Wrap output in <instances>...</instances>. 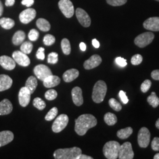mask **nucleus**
Returning a JSON list of instances; mask_svg holds the SVG:
<instances>
[{
  "instance_id": "1",
  "label": "nucleus",
  "mask_w": 159,
  "mask_h": 159,
  "mask_svg": "<svg viewBox=\"0 0 159 159\" xmlns=\"http://www.w3.org/2000/svg\"><path fill=\"white\" fill-rule=\"evenodd\" d=\"M97 124L96 118L90 114H84L75 120V131L79 136H84L90 129Z\"/></svg>"
},
{
  "instance_id": "2",
  "label": "nucleus",
  "mask_w": 159,
  "mask_h": 159,
  "mask_svg": "<svg viewBox=\"0 0 159 159\" xmlns=\"http://www.w3.org/2000/svg\"><path fill=\"white\" fill-rule=\"evenodd\" d=\"M82 151L77 147L60 148L54 153V157L56 159H78Z\"/></svg>"
},
{
  "instance_id": "3",
  "label": "nucleus",
  "mask_w": 159,
  "mask_h": 159,
  "mask_svg": "<svg viewBox=\"0 0 159 159\" xmlns=\"http://www.w3.org/2000/svg\"><path fill=\"white\" fill-rule=\"evenodd\" d=\"M107 87L106 83L102 80H99L94 86L92 94V99L96 103L102 102L106 95Z\"/></svg>"
},
{
  "instance_id": "4",
  "label": "nucleus",
  "mask_w": 159,
  "mask_h": 159,
  "mask_svg": "<svg viewBox=\"0 0 159 159\" xmlns=\"http://www.w3.org/2000/svg\"><path fill=\"white\" fill-rule=\"evenodd\" d=\"M120 144L116 141L106 143L102 149L104 156L108 159H116L119 157Z\"/></svg>"
},
{
  "instance_id": "5",
  "label": "nucleus",
  "mask_w": 159,
  "mask_h": 159,
  "mask_svg": "<svg viewBox=\"0 0 159 159\" xmlns=\"http://www.w3.org/2000/svg\"><path fill=\"white\" fill-rule=\"evenodd\" d=\"M154 39V35L151 32H146L139 35L134 39V43L140 48H144L149 45Z\"/></svg>"
},
{
  "instance_id": "6",
  "label": "nucleus",
  "mask_w": 159,
  "mask_h": 159,
  "mask_svg": "<svg viewBox=\"0 0 159 159\" xmlns=\"http://www.w3.org/2000/svg\"><path fill=\"white\" fill-rule=\"evenodd\" d=\"M68 121L69 119L66 114H62L58 116L52 125L53 132L57 133L63 131L68 125Z\"/></svg>"
},
{
  "instance_id": "7",
  "label": "nucleus",
  "mask_w": 159,
  "mask_h": 159,
  "mask_svg": "<svg viewBox=\"0 0 159 159\" xmlns=\"http://www.w3.org/2000/svg\"><path fill=\"white\" fill-rule=\"evenodd\" d=\"M58 7L65 17L71 18L74 15V6L70 0H60Z\"/></svg>"
},
{
  "instance_id": "8",
  "label": "nucleus",
  "mask_w": 159,
  "mask_h": 159,
  "mask_svg": "<svg viewBox=\"0 0 159 159\" xmlns=\"http://www.w3.org/2000/svg\"><path fill=\"white\" fill-rule=\"evenodd\" d=\"M138 144L140 148H146L150 140V133L146 127H142L139 131L137 137Z\"/></svg>"
},
{
  "instance_id": "9",
  "label": "nucleus",
  "mask_w": 159,
  "mask_h": 159,
  "mask_svg": "<svg viewBox=\"0 0 159 159\" xmlns=\"http://www.w3.org/2000/svg\"><path fill=\"white\" fill-rule=\"evenodd\" d=\"M134 156V154L131 143L125 142L120 146L118 157L119 159H133Z\"/></svg>"
},
{
  "instance_id": "10",
  "label": "nucleus",
  "mask_w": 159,
  "mask_h": 159,
  "mask_svg": "<svg viewBox=\"0 0 159 159\" xmlns=\"http://www.w3.org/2000/svg\"><path fill=\"white\" fill-rule=\"evenodd\" d=\"M34 73L39 79L44 81L47 77L52 74L50 68L44 64H39L34 68Z\"/></svg>"
},
{
  "instance_id": "11",
  "label": "nucleus",
  "mask_w": 159,
  "mask_h": 159,
  "mask_svg": "<svg viewBox=\"0 0 159 159\" xmlns=\"http://www.w3.org/2000/svg\"><path fill=\"white\" fill-rule=\"evenodd\" d=\"M75 15L78 21L84 27H89L91 24V18L89 14L82 8H78L75 11Z\"/></svg>"
},
{
  "instance_id": "12",
  "label": "nucleus",
  "mask_w": 159,
  "mask_h": 159,
  "mask_svg": "<svg viewBox=\"0 0 159 159\" xmlns=\"http://www.w3.org/2000/svg\"><path fill=\"white\" fill-rule=\"evenodd\" d=\"M12 58L14 60L16 63L23 67H27L30 64L29 57L22 51H14L12 53Z\"/></svg>"
},
{
  "instance_id": "13",
  "label": "nucleus",
  "mask_w": 159,
  "mask_h": 159,
  "mask_svg": "<svg viewBox=\"0 0 159 159\" xmlns=\"http://www.w3.org/2000/svg\"><path fill=\"white\" fill-rule=\"evenodd\" d=\"M36 11L34 8H27L21 12L19 16L20 20L25 24L32 21L36 17Z\"/></svg>"
},
{
  "instance_id": "14",
  "label": "nucleus",
  "mask_w": 159,
  "mask_h": 159,
  "mask_svg": "<svg viewBox=\"0 0 159 159\" xmlns=\"http://www.w3.org/2000/svg\"><path fill=\"white\" fill-rule=\"evenodd\" d=\"M31 93L25 87H22L19 91L18 101L22 107H26L29 105L31 99Z\"/></svg>"
},
{
  "instance_id": "15",
  "label": "nucleus",
  "mask_w": 159,
  "mask_h": 159,
  "mask_svg": "<svg viewBox=\"0 0 159 159\" xmlns=\"http://www.w3.org/2000/svg\"><path fill=\"white\" fill-rule=\"evenodd\" d=\"M144 28L152 31H159V17H150L143 23Z\"/></svg>"
},
{
  "instance_id": "16",
  "label": "nucleus",
  "mask_w": 159,
  "mask_h": 159,
  "mask_svg": "<svg viewBox=\"0 0 159 159\" xmlns=\"http://www.w3.org/2000/svg\"><path fill=\"white\" fill-rule=\"evenodd\" d=\"M102 62L101 57L97 54L92 56L84 63V67L86 70H91L98 66Z\"/></svg>"
},
{
  "instance_id": "17",
  "label": "nucleus",
  "mask_w": 159,
  "mask_h": 159,
  "mask_svg": "<svg viewBox=\"0 0 159 159\" xmlns=\"http://www.w3.org/2000/svg\"><path fill=\"white\" fill-rule=\"evenodd\" d=\"M71 95L73 101L75 105L77 106H81L83 102V97L82 93V90L79 87H75L71 91Z\"/></svg>"
},
{
  "instance_id": "18",
  "label": "nucleus",
  "mask_w": 159,
  "mask_h": 159,
  "mask_svg": "<svg viewBox=\"0 0 159 159\" xmlns=\"http://www.w3.org/2000/svg\"><path fill=\"white\" fill-rule=\"evenodd\" d=\"M0 65L7 70H12L16 66V61L13 58L7 56L0 57Z\"/></svg>"
},
{
  "instance_id": "19",
  "label": "nucleus",
  "mask_w": 159,
  "mask_h": 159,
  "mask_svg": "<svg viewBox=\"0 0 159 159\" xmlns=\"http://www.w3.org/2000/svg\"><path fill=\"white\" fill-rule=\"evenodd\" d=\"M14 134L10 131H2L0 132V148L11 142L14 139Z\"/></svg>"
},
{
  "instance_id": "20",
  "label": "nucleus",
  "mask_w": 159,
  "mask_h": 159,
  "mask_svg": "<svg viewBox=\"0 0 159 159\" xmlns=\"http://www.w3.org/2000/svg\"><path fill=\"white\" fill-rule=\"evenodd\" d=\"M12 84L11 78L6 74L0 75V91H5L11 88Z\"/></svg>"
},
{
  "instance_id": "21",
  "label": "nucleus",
  "mask_w": 159,
  "mask_h": 159,
  "mask_svg": "<svg viewBox=\"0 0 159 159\" xmlns=\"http://www.w3.org/2000/svg\"><path fill=\"white\" fill-rule=\"evenodd\" d=\"M12 104L8 99H4L0 102V116L7 115L11 113Z\"/></svg>"
},
{
  "instance_id": "22",
  "label": "nucleus",
  "mask_w": 159,
  "mask_h": 159,
  "mask_svg": "<svg viewBox=\"0 0 159 159\" xmlns=\"http://www.w3.org/2000/svg\"><path fill=\"white\" fill-rule=\"evenodd\" d=\"M61 80L57 75H51L47 77L43 81V84L46 88H52L54 87H56L60 83Z\"/></svg>"
},
{
  "instance_id": "23",
  "label": "nucleus",
  "mask_w": 159,
  "mask_h": 159,
  "mask_svg": "<svg viewBox=\"0 0 159 159\" xmlns=\"http://www.w3.org/2000/svg\"><path fill=\"white\" fill-rule=\"evenodd\" d=\"M79 75V71L77 69H70L67 70L63 75L64 81L66 83H70L76 79Z\"/></svg>"
},
{
  "instance_id": "24",
  "label": "nucleus",
  "mask_w": 159,
  "mask_h": 159,
  "mask_svg": "<svg viewBox=\"0 0 159 159\" xmlns=\"http://www.w3.org/2000/svg\"><path fill=\"white\" fill-rule=\"evenodd\" d=\"M38 85L37 79L34 76H30L27 80L25 83V87L27 88L30 91L31 94H33L35 90Z\"/></svg>"
},
{
  "instance_id": "25",
  "label": "nucleus",
  "mask_w": 159,
  "mask_h": 159,
  "mask_svg": "<svg viewBox=\"0 0 159 159\" xmlns=\"http://www.w3.org/2000/svg\"><path fill=\"white\" fill-rule=\"evenodd\" d=\"M25 39V34L23 31H18L14 35H13L12 37V43L16 45V46H18L22 44L24 41V40Z\"/></svg>"
},
{
  "instance_id": "26",
  "label": "nucleus",
  "mask_w": 159,
  "mask_h": 159,
  "mask_svg": "<svg viewBox=\"0 0 159 159\" xmlns=\"http://www.w3.org/2000/svg\"><path fill=\"white\" fill-rule=\"evenodd\" d=\"M36 24L37 27L40 29V30L44 32L48 31L51 29V25L50 23L44 18L38 19L36 22Z\"/></svg>"
},
{
  "instance_id": "27",
  "label": "nucleus",
  "mask_w": 159,
  "mask_h": 159,
  "mask_svg": "<svg viewBox=\"0 0 159 159\" xmlns=\"http://www.w3.org/2000/svg\"><path fill=\"white\" fill-rule=\"evenodd\" d=\"M15 25L14 21L10 18H2L0 19V25L6 30L12 29Z\"/></svg>"
},
{
  "instance_id": "28",
  "label": "nucleus",
  "mask_w": 159,
  "mask_h": 159,
  "mask_svg": "<svg viewBox=\"0 0 159 159\" xmlns=\"http://www.w3.org/2000/svg\"><path fill=\"white\" fill-rule=\"evenodd\" d=\"M133 129L130 127L121 129L117 131V136L121 139H125L130 136L133 133Z\"/></svg>"
},
{
  "instance_id": "29",
  "label": "nucleus",
  "mask_w": 159,
  "mask_h": 159,
  "mask_svg": "<svg viewBox=\"0 0 159 159\" xmlns=\"http://www.w3.org/2000/svg\"><path fill=\"white\" fill-rule=\"evenodd\" d=\"M104 120L105 123L108 125H113L117 123V118L116 116L111 113H107L104 115Z\"/></svg>"
},
{
  "instance_id": "30",
  "label": "nucleus",
  "mask_w": 159,
  "mask_h": 159,
  "mask_svg": "<svg viewBox=\"0 0 159 159\" xmlns=\"http://www.w3.org/2000/svg\"><path fill=\"white\" fill-rule=\"evenodd\" d=\"M148 102L153 108H156L159 105V98L157 97L155 92H152L151 95L148 97Z\"/></svg>"
},
{
  "instance_id": "31",
  "label": "nucleus",
  "mask_w": 159,
  "mask_h": 159,
  "mask_svg": "<svg viewBox=\"0 0 159 159\" xmlns=\"http://www.w3.org/2000/svg\"><path fill=\"white\" fill-rule=\"evenodd\" d=\"M61 49L63 53L66 55H69L71 52V45L70 41L67 39H64L61 43Z\"/></svg>"
},
{
  "instance_id": "32",
  "label": "nucleus",
  "mask_w": 159,
  "mask_h": 159,
  "mask_svg": "<svg viewBox=\"0 0 159 159\" xmlns=\"http://www.w3.org/2000/svg\"><path fill=\"white\" fill-rule=\"evenodd\" d=\"M33 44L29 41H25L24 43H23L20 47L21 51H22L23 52L26 54H29L30 53H31V52L33 50Z\"/></svg>"
},
{
  "instance_id": "33",
  "label": "nucleus",
  "mask_w": 159,
  "mask_h": 159,
  "mask_svg": "<svg viewBox=\"0 0 159 159\" xmlns=\"http://www.w3.org/2000/svg\"><path fill=\"white\" fill-rule=\"evenodd\" d=\"M33 106L40 110H43L46 107V104L40 97H37L33 100Z\"/></svg>"
},
{
  "instance_id": "34",
  "label": "nucleus",
  "mask_w": 159,
  "mask_h": 159,
  "mask_svg": "<svg viewBox=\"0 0 159 159\" xmlns=\"http://www.w3.org/2000/svg\"><path fill=\"white\" fill-rule=\"evenodd\" d=\"M108 103H109L110 106L113 108L114 110H115L116 111H119L122 108L121 105L120 104V103L113 98H111L109 100Z\"/></svg>"
},
{
  "instance_id": "35",
  "label": "nucleus",
  "mask_w": 159,
  "mask_h": 159,
  "mask_svg": "<svg viewBox=\"0 0 159 159\" xmlns=\"http://www.w3.org/2000/svg\"><path fill=\"white\" fill-rule=\"evenodd\" d=\"M58 114V109L57 107H52L51 110L47 113L45 117V119L47 121H51L56 117Z\"/></svg>"
},
{
  "instance_id": "36",
  "label": "nucleus",
  "mask_w": 159,
  "mask_h": 159,
  "mask_svg": "<svg viewBox=\"0 0 159 159\" xmlns=\"http://www.w3.org/2000/svg\"><path fill=\"white\" fill-rule=\"evenodd\" d=\"M55 41H56L55 37L51 34H47L44 36L43 39L44 44L47 46L52 45L55 43Z\"/></svg>"
},
{
  "instance_id": "37",
  "label": "nucleus",
  "mask_w": 159,
  "mask_h": 159,
  "mask_svg": "<svg viewBox=\"0 0 159 159\" xmlns=\"http://www.w3.org/2000/svg\"><path fill=\"white\" fill-rule=\"evenodd\" d=\"M57 95L58 94L57 91L55 90L51 89L46 91L45 93V98L47 100H54L57 98Z\"/></svg>"
},
{
  "instance_id": "38",
  "label": "nucleus",
  "mask_w": 159,
  "mask_h": 159,
  "mask_svg": "<svg viewBox=\"0 0 159 159\" xmlns=\"http://www.w3.org/2000/svg\"><path fill=\"white\" fill-rule=\"evenodd\" d=\"M48 63L50 64H56L58 61V55L57 52H52L50 53L48 56V59H47Z\"/></svg>"
},
{
  "instance_id": "39",
  "label": "nucleus",
  "mask_w": 159,
  "mask_h": 159,
  "mask_svg": "<svg viewBox=\"0 0 159 159\" xmlns=\"http://www.w3.org/2000/svg\"><path fill=\"white\" fill-rule=\"evenodd\" d=\"M106 1L110 6L118 7L125 4L127 0H106Z\"/></svg>"
},
{
  "instance_id": "40",
  "label": "nucleus",
  "mask_w": 159,
  "mask_h": 159,
  "mask_svg": "<svg viewBox=\"0 0 159 159\" xmlns=\"http://www.w3.org/2000/svg\"><path fill=\"white\" fill-rule=\"evenodd\" d=\"M39 37V33L37 30L35 29H32L30 31L29 33V40L32 41H35L37 40Z\"/></svg>"
},
{
  "instance_id": "41",
  "label": "nucleus",
  "mask_w": 159,
  "mask_h": 159,
  "mask_svg": "<svg viewBox=\"0 0 159 159\" xmlns=\"http://www.w3.org/2000/svg\"><path fill=\"white\" fill-rule=\"evenodd\" d=\"M143 61V57L140 54H136L133 56L131 59V63L134 66H137L141 64Z\"/></svg>"
},
{
  "instance_id": "42",
  "label": "nucleus",
  "mask_w": 159,
  "mask_h": 159,
  "mask_svg": "<svg viewBox=\"0 0 159 159\" xmlns=\"http://www.w3.org/2000/svg\"><path fill=\"white\" fill-rule=\"evenodd\" d=\"M152 85V82L150 80H146L143 82L141 85V90L143 93H146L150 89Z\"/></svg>"
},
{
  "instance_id": "43",
  "label": "nucleus",
  "mask_w": 159,
  "mask_h": 159,
  "mask_svg": "<svg viewBox=\"0 0 159 159\" xmlns=\"http://www.w3.org/2000/svg\"><path fill=\"white\" fill-rule=\"evenodd\" d=\"M152 148L154 151L158 152L159 151V137H154L151 144Z\"/></svg>"
},
{
  "instance_id": "44",
  "label": "nucleus",
  "mask_w": 159,
  "mask_h": 159,
  "mask_svg": "<svg viewBox=\"0 0 159 159\" xmlns=\"http://www.w3.org/2000/svg\"><path fill=\"white\" fill-rule=\"evenodd\" d=\"M44 50H45V49L43 47H40L39 48V50H37V53H36V57L38 59H40L41 60H44V58H45Z\"/></svg>"
},
{
  "instance_id": "45",
  "label": "nucleus",
  "mask_w": 159,
  "mask_h": 159,
  "mask_svg": "<svg viewBox=\"0 0 159 159\" xmlns=\"http://www.w3.org/2000/svg\"><path fill=\"white\" fill-rule=\"evenodd\" d=\"M116 63L120 67H124L127 66V60L122 57H117L116 58Z\"/></svg>"
},
{
  "instance_id": "46",
  "label": "nucleus",
  "mask_w": 159,
  "mask_h": 159,
  "mask_svg": "<svg viewBox=\"0 0 159 159\" xmlns=\"http://www.w3.org/2000/svg\"><path fill=\"white\" fill-rule=\"evenodd\" d=\"M119 97L121 99V100L122 101V102H123V104H127L129 102V99L127 98V97L125 94V92L123 91V90H120L119 92Z\"/></svg>"
},
{
  "instance_id": "47",
  "label": "nucleus",
  "mask_w": 159,
  "mask_h": 159,
  "mask_svg": "<svg viewBox=\"0 0 159 159\" xmlns=\"http://www.w3.org/2000/svg\"><path fill=\"white\" fill-rule=\"evenodd\" d=\"M34 0H23L21 4L27 7H30L34 4Z\"/></svg>"
},
{
  "instance_id": "48",
  "label": "nucleus",
  "mask_w": 159,
  "mask_h": 159,
  "mask_svg": "<svg viewBox=\"0 0 159 159\" xmlns=\"http://www.w3.org/2000/svg\"><path fill=\"white\" fill-rule=\"evenodd\" d=\"M151 76L153 79L159 80V70H156L153 71L151 73Z\"/></svg>"
},
{
  "instance_id": "49",
  "label": "nucleus",
  "mask_w": 159,
  "mask_h": 159,
  "mask_svg": "<svg viewBox=\"0 0 159 159\" xmlns=\"http://www.w3.org/2000/svg\"><path fill=\"white\" fill-rule=\"evenodd\" d=\"M16 0H6V6L7 7H11V6H14L15 4Z\"/></svg>"
},
{
  "instance_id": "50",
  "label": "nucleus",
  "mask_w": 159,
  "mask_h": 159,
  "mask_svg": "<svg viewBox=\"0 0 159 159\" xmlns=\"http://www.w3.org/2000/svg\"><path fill=\"white\" fill-rule=\"evenodd\" d=\"M92 44H93V46L96 48H99V47H100V43L96 39H93L92 40Z\"/></svg>"
},
{
  "instance_id": "51",
  "label": "nucleus",
  "mask_w": 159,
  "mask_h": 159,
  "mask_svg": "<svg viewBox=\"0 0 159 159\" xmlns=\"http://www.w3.org/2000/svg\"><path fill=\"white\" fill-rule=\"evenodd\" d=\"M78 159H93V157H90V156H89L87 155L83 154L81 153Z\"/></svg>"
},
{
  "instance_id": "52",
  "label": "nucleus",
  "mask_w": 159,
  "mask_h": 159,
  "mask_svg": "<svg viewBox=\"0 0 159 159\" xmlns=\"http://www.w3.org/2000/svg\"><path fill=\"white\" fill-rule=\"evenodd\" d=\"M80 48L81 51H85L86 50V45H85V43H84L83 42L81 43L80 44Z\"/></svg>"
},
{
  "instance_id": "53",
  "label": "nucleus",
  "mask_w": 159,
  "mask_h": 159,
  "mask_svg": "<svg viewBox=\"0 0 159 159\" xmlns=\"http://www.w3.org/2000/svg\"><path fill=\"white\" fill-rule=\"evenodd\" d=\"M3 9H4V7H3L2 3V2L0 1V17L2 16V13H3Z\"/></svg>"
},
{
  "instance_id": "54",
  "label": "nucleus",
  "mask_w": 159,
  "mask_h": 159,
  "mask_svg": "<svg viewBox=\"0 0 159 159\" xmlns=\"http://www.w3.org/2000/svg\"><path fill=\"white\" fill-rule=\"evenodd\" d=\"M156 127L159 129V119H158L156 122Z\"/></svg>"
},
{
  "instance_id": "55",
  "label": "nucleus",
  "mask_w": 159,
  "mask_h": 159,
  "mask_svg": "<svg viewBox=\"0 0 159 159\" xmlns=\"http://www.w3.org/2000/svg\"><path fill=\"white\" fill-rule=\"evenodd\" d=\"M154 159H159V153H157L154 155Z\"/></svg>"
},
{
  "instance_id": "56",
  "label": "nucleus",
  "mask_w": 159,
  "mask_h": 159,
  "mask_svg": "<svg viewBox=\"0 0 159 159\" xmlns=\"http://www.w3.org/2000/svg\"><path fill=\"white\" fill-rule=\"evenodd\" d=\"M156 1H159V0H156Z\"/></svg>"
}]
</instances>
